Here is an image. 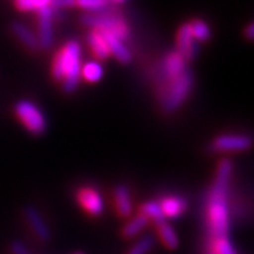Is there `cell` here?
<instances>
[{"mask_svg":"<svg viewBox=\"0 0 254 254\" xmlns=\"http://www.w3.org/2000/svg\"><path fill=\"white\" fill-rule=\"evenodd\" d=\"M233 165L232 161L223 158L218 165V171L215 175L213 184L210 187L206 200V222L208 233L212 243L215 245L219 240L229 239L230 229V178H232Z\"/></svg>","mask_w":254,"mask_h":254,"instance_id":"6da1fadb","label":"cell"},{"mask_svg":"<svg viewBox=\"0 0 254 254\" xmlns=\"http://www.w3.org/2000/svg\"><path fill=\"white\" fill-rule=\"evenodd\" d=\"M82 48L78 41H68L55 55L51 72L55 81L63 83L64 92H73L81 81Z\"/></svg>","mask_w":254,"mask_h":254,"instance_id":"7a4b0ae2","label":"cell"},{"mask_svg":"<svg viewBox=\"0 0 254 254\" xmlns=\"http://www.w3.org/2000/svg\"><path fill=\"white\" fill-rule=\"evenodd\" d=\"M193 85V78L190 71L184 72L181 76L167 83L161 89H158V96L161 102V108L167 113H173L187 100Z\"/></svg>","mask_w":254,"mask_h":254,"instance_id":"3957f363","label":"cell"},{"mask_svg":"<svg viewBox=\"0 0 254 254\" xmlns=\"http://www.w3.org/2000/svg\"><path fill=\"white\" fill-rule=\"evenodd\" d=\"M82 24L92 30H96L100 33H110L120 40H126L128 37V27L123 18L108 14V13H89L81 18Z\"/></svg>","mask_w":254,"mask_h":254,"instance_id":"277c9868","label":"cell"},{"mask_svg":"<svg viewBox=\"0 0 254 254\" xmlns=\"http://www.w3.org/2000/svg\"><path fill=\"white\" fill-rule=\"evenodd\" d=\"M14 113L30 133L43 134L47 130V119L41 109L30 100H18L14 105Z\"/></svg>","mask_w":254,"mask_h":254,"instance_id":"5b68a950","label":"cell"},{"mask_svg":"<svg viewBox=\"0 0 254 254\" xmlns=\"http://www.w3.org/2000/svg\"><path fill=\"white\" fill-rule=\"evenodd\" d=\"M187 71H188L187 60L177 51L170 53L164 58V63L161 65V71H160L158 79H157V91L161 89L167 83L177 79L178 76H181L182 73Z\"/></svg>","mask_w":254,"mask_h":254,"instance_id":"8992f818","label":"cell"},{"mask_svg":"<svg viewBox=\"0 0 254 254\" xmlns=\"http://www.w3.org/2000/svg\"><path fill=\"white\" fill-rule=\"evenodd\" d=\"M252 145V138L246 134H222L218 136L210 144L212 153H233L246 151Z\"/></svg>","mask_w":254,"mask_h":254,"instance_id":"52a82bcc","label":"cell"},{"mask_svg":"<svg viewBox=\"0 0 254 254\" xmlns=\"http://www.w3.org/2000/svg\"><path fill=\"white\" fill-rule=\"evenodd\" d=\"M38 13V46L43 50H48L53 44L54 38V30H53V18H54V10L51 7L37 11Z\"/></svg>","mask_w":254,"mask_h":254,"instance_id":"ba28073f","label":"cell"},{"mask_svg":"<svg viewBox=\"0 0 254 254\" xmlns=\"http://www.w3.org/2000/svg\"><path fill=\"white\" fill-rule=\"evenodd\" d=\"M198 50L199 44L190 33V23L181 26L177 34V53H180L185 60H193L198 54Z\"/></svg>","mask_w":254,"mask_h":254,"instance_id":"9c48e42d","label":"cell"},{"mask_svg":"<svg viewBox=\"0 0 254 254\" xmlns=\"http://www.w3.org/2000/svg\"><path fill=\"white\" fill-rule=\"evenodd\" d=\"M78 200L88 213L93 216H99L105 210V202L99 192L92 188H83L78 193Z\"/></svg>","mask_w":254,"mask_h":254,"instance_id":"30bf717a","label":"cell"},{"mask_svg":"<svg viewBox=\"0 0 254 254\" xmlns=\"http://www.w3.org/2000/svg\"><path fill=\"white\" fill-rule=\"evenodd\" d=\"M24 218L28 222V225L31 227V230L34 232L36 235L41 242H48L50 237H51V232L47 226L46 220L41 216V213L37 210L36 208L33 206H27L24 209Z\"/></svg>","mask_w":254,"mask_h":254,"instance_id":"8fae6325","label":"cell"},{"mask_svg":"<svg viewBox=\"0 0 254 254\" xmlns=\"http://www.w3.org/2000/svg\"><path fill=\"white\" fill-rule=\"evenodd\" d=\"M102 34H103L105 40H106V44H108V48H109V54L113 55L120 63H130L131 53H130V50L125 44V41L118 38V37H115L113 34H110V33H102Z\"/></svg>","mask_w":254,"mask_h":254,"instance_id":"7c38bea8","label":"cell"},{"mask_svg":"<svg viewBox=\"0 0 254 254\" xmlns=\"http://www.w3.org/2000/svg\"><path fill=\"white\" fill-rule=\"evenodd\" d=\"M158 203L161 206V210H163L165 218H178L185 212V209L188 206L187 200L182 196H174V195L165 196Z\"/></svg>","mask_w":254,"mask_h":254,"instance_id":"4fadbf2b","label":"cell"},{"mask_svg":"<svg viewBox=\"0 0 254 254\" xmlns=\"http://www.w3.org/2000/svg\"><path fill=\"white\" fill-rule=\"evenodd\" d=\"M115 205L120 216L127 218L133 212V202L130 198V190L126 185H118L115 190Z\"/></svg>","mask_w":254,"mask_h":254,"instance_id":"5bb4252c","label":"cell"},{"mask_svg":"<svg viewBox=\"0 0 254 254\" xmlns=\"http://www.w3.org/2000/svg\"><path fill=\"white\" fill-rule=\"evenodd\" d=\"M11 30H13V34L17 37L18 40H20V43L26 47V48L31 50V51H36V50L40 48L37 36L27 26H24L21 23H13Z\"/></svg>","mask_w":254,"mask_h":254,"instance_id":"9a60e30c","label":"cell"},{"mask_svg":"<svg viewBox=\"0 0 254 254\" xmlns=\"http://www.w3.org/2000/svg\"><path fill=\"white\" fill-rule=\"evenodd\" d=\"M88 44L91 47L92 53L96 55V58H99V60H105L110 55L106 40H105V37L100 31L92 30L91 33L88 34Z\"/></svg>","mask_w":254,"mask_h":254,"instance_id":"2e32d148","label":"cell"},{"mask_svg":"<svg viewBox=\"0 0 254 254\" xmlns=\"http://www.w3.org/2000/svg\"><path fill=\"white\" fill-rule=\"evenodd\" d=\"M157 230H158V236L161 239L164 245L167 246L168 249H175L178 247V236L174 230V227L167 222H160L157 223Z\"/></svg>","mask_w":254,"mask_h":254,"instance_id":"e0dca14e","label":"cell"},{"mask_svg":"<svg viewBox=\"0 0 254 254\" xmlns=\"http://www.w3.org/2000/svg\"><path fill=\"white\" fill-rule=\"evenodd\" d=\"M103 76V66L98 61H88L82 65L81 78L88 82H98Z\"/></svg>","mask_w":254,"mask_h":254,"instance_id":"ac0fdd59","label":"cell"},{"mask_svg":"<svg viewBox=\"0 0 254 254\" xmlns=\"http://www.w3.org/2000/svg\"><path fill=\"white\" fill-rule=\"evenodd\" d=\"M148 225V219L145 218L144 215L138 213L134 218H131L127 222L125 227H123V235L125 237H133L137 236L141 230H144Z\"/></svg>","mask_w":254,"mask_h":254,"instance_id":"d6986e66","label":"cell"},{"mask_svg":"<svg viewBox=\"0 0 254 254\" xmlns=\"http://www.w3.org/2000/svg\"><path fill=\"white\" fill-rule=\"evenodd\" d=\"M141 215H144L145 218L148 219V222L153 220L155 225L165 220V216H164L163 210H161V206H160V203L155 202V200L145 202L144 205L141 206Z\"/></svg>","mask_w":254,"mask_h":254,"instance_id":"ffe728a7","label":"cell"},{"mask_svg":"<svg viewBox=\"0 0 254 254\" xmlns=\"http://www.w3.org/2000/svg\"><path fill=\"white\" fill-rule=\"evenodd\" d=\"M190 27L192 36H193V38H195L198 43H199V41H208L209 38H210V28H209V26L205 21H202V20H195V21L190 23Z\"/></svg>","mask_w":254,"mask_h":254,"instance_id":"44dd1931","label":"cell"},{"mask_svg":"<svg viewBox=\"0 0 254 254\" xmlns=\"http://www.w3.org/2000/svg\"><path fill=\"white\" fill-rule=\"evenodd\" d=\"M153 246H154V237L145 235L131 246V249L127 252V254H148V252L153 249Z\"/></svg>","mask_w":254,"mask_h":254,"instance_id":"7402d4cb","label":"cell"},{"mask_svg":"<svg viewBox=\"0 0 254 254\" xmlns=\"http://www.w3.org/2000/svg\"><path fill=\"white\" fill-rule=\"evenodd\" d=\"M109 0H75V6L91 13H98L108 6Z\"/></svg>","mask_w":254,"mask_h":254,"instance_id":"603a6c76","label":"cell"},{"mask_svg":"<svg viewBox=\"0 0 254 254\" xmlns=\"http://www.w3.org/2000/svg\"><path fill=\"white\" fill-rule=\"evenodd\" d=\"M213 247H215V253L216 254H237L236 250H235V247L230 243L229 239L219 240V242H216V243L213 245Z\"/></svg>","mask_w":254,"mask_h":254,"instance_id":"cb8c5ba5","label":"cell"},{"mask_svg":"<svg viewBox=\"0 0 254 254\" xmlns=\"http://www.w3.org/2000/svg\"><path fill=\"white\" fill-rule=\"evenodd\" d=\"M73 6H75V0H51V4H50V7L53 10L73 7Z\"/></svg>","mask_w":254,"mask_h":254,"instance_id":"d4e9b609","label":"cell"},{"mask_svg":"<svg viewBox=\"0 0 254 254\" xmlns=\"http://www.w3.org/2000/svg\"><path fill=\"white\" fill-rule=\"evenodd\" d=\"M10 250L13 254H30L27 250V247L23 245L21 242H13L10 246Z\"/></svg>","mask_w":254,"mask_h":254,"instance_id":"484cf974","label":"cell"},{"mask_svg":"<svg viewBox=\"0 0 254 254\" xmlns=\"http://www.w3.org/2000/svg\"><path fill=\"white\" fill-rule=\"evenodd\" d=\"M50 4H51V0H31L33 10H36V11H40V10L46 9V7H50Z\"/></svg>","mask_w":254,"mask_h":254,"instance_id":"4316f807","label":"cell"},{"mask_svg":"<svg viewBox=\"0 0 254 254\" xmlns=\"http://www.w3.org/2000/svg\"><path fill=\"white\" fill-rule=\"evenodd\" d=\"M246 36H247V38H249V40H253V37H254V26L253 24H249V26H247V28H246Z\"/></svg>","mask_w":254,"mask_h":254,"instance_id":"83f0119b","label":"cell"},{"mask_svg":"<svg viewBox=\"0 0 254 254\" xmlns=\"http://www.w3.org/2000/svg\"><path fill=\"white\" fill-rule=\"evenodd\" d=\"M112 1H116V3H122V1H125V0H112Z\"/></svg>","mask_w":254,"mask_h":254,"instance_id":"f1b7e54d","label":"cell"},{"mask_svg":"<svg viewBox=\"0 0 254 254\" xmlns=\"http://www.w3.org/2000/svg\"><path fill=\"white\" fill-rule=\"evenodd\" d=\"M75 254H85V253H75Z\"/></svg>","mask_w":254,"mask_h":254,"instance_id":"f546056e","label":"cell"},{"mask_svg":"<svg viewBox=\"0 0 254 254\" xmlns=\"http://www.w3.org/2000/svg\"><path fill=\"white\" fill-rule=\"evenodd\" d=\"M212 254H216V253H215V252H213V253H212Z\"/></svg>","mask_w":254,"mask_h":254,"instance_id":"4dcf8cb0","label":"cell"}]
</instances>
